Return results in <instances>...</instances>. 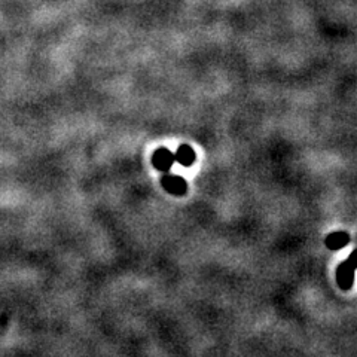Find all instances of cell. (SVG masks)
Returning a JSON list of instances; mask_svg holds the SVG:
<instances>
[{
  "mask_svg": "<svg viewBox=\"0 0 357 357\" xmlns=\"http://www.w3.org/2000/svg\"><path fill=\"white\" fill-rule=\"evenodd\" d=\"M152 163L154 166L160 170V172H169L175 163V155L166 149V148H161L158 149L155 154H154V158H152Z\"/></svg>",
  "mask_w": 357,
  "mask_h": 357,
  "instance_id": "7a4b0ae2",
  "label": "cell"
},
{
  "mask_svg": "<svg viewBox=\"0 0 357 357\" xmlns=\"http://www.w3.org/2000/svg\"><path fill=\"white\" fill-rule=\"evenodd\" d=\"M175 161H178V164L186 166V167L190 166V164H193V161H195V152H193V149H192L190 146H187V145L180 146L178 151H176Z\"/></svg>",
  "mask_w": 357,
  "mask_h": 357,
  "instance_id": "5b68a950",
  "label": "cell"
},
{
  "mask_svg": "<svg viewBox=\"0 0 357 357\" xmlns=\"http://www.w3.org/2000/svg\"><path fill=\"white\" fill-rule=\"evenodd\" d=\"M163 186L166 187L167 192L173 195H183L187 189V184L184 178L176 176V175H167L163 178Z\"/></svg>",
  "mask_w": 357,
  "mask_h": 357,
  "instance_id": "3957f363",
  "label": "cell"
},
{
  "mask_svg": "<svg viewBox=\"0 0 357 357\" xmlns=\"http://www.w3.org/2000/svg\"><path fill=\"white\" fill-rule=\"evenodd\" d=\"M350 241V237L349 234L346 232H334V234H329L328 238H326V246L331 249V250H340L343 249L344 246H347Z\"/></svg>",
  "mask_w": 357,
  "mask_h": 357,
  "instance_id": "277c9868",
  "label": "cell"
},
{
  "mask_svg": "<svg viewBox=\"0 0 357 357\" xmlns=\"http://www.w3.org/2000/svg\"><path fill=\"white\" fill-rule=\"evenodd\" d=\"M337 281L343 289H350L355 281V262L353 258L343 262L337 271Z\"/></svg>",
  "mask_w": 357,
  "mask_h": 357,
  "instance_id": "6da1fadb",
  "label": "cell"
}]
</instances>
